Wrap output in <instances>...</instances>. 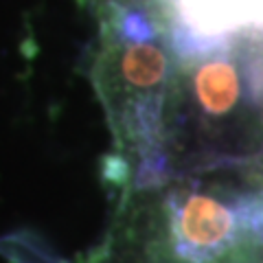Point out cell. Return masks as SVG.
I'll use <instances>...</instances> for the list:
<instances>
[{
  "mask_svg": "<svg viewBox=\"0 0 263 263\" xmlns=\"http://www.w3.org/2000/svg\"><path fill=\"white\" fill-rule=\"evenodd\" d=\"M88 9H92L95 13L99 9H103V7H108V5H117V3H134V0H81Z\"/></svg>",
  "mask_w": 263,
  "mask_h": 263,
  "instance_id": "8992f818",
  "label": "cell"
},
{
  "mask_svg": "<svg viewBox=\"0 0 263 263\" xmlns=\"http://www.w3.org/2000/svg\"><path fill=\"white\" fill-rule=\"evenodd\" d=\"M246 40H248V48H250V57H252V64H254V72H257L259 88H261V95H263V35L246 37Z\"/></svg>",
  "mask_w": 263,
  "mask_h": 263,
  "instance_id": "5b68a950",
  "label": "cell"
},
{
  "mask_svg": "<svg viewBox=\"0 0 263 263\" xmlns=\"http://www.w3.org/2000/svg\"><path fill=\"white\" fill-rule=\"evenodd\" d=\"M0 252L15 263H66L53 252H48L42 243H35L31 237L22 239V237L13 235L9 239L0 241Z\"/></svg>",
  "mask_w": 263,
  "mask_h": 263,
  "instance_id": "277c9868",
  "label": "cell"
},
{
  "mask_svg": "<svg viewBox=\"0 0 263 263\" xmlns=\"http://www.w3.org/2000/svg\"><path fill=\"white\" fill-rule=\"evenodd\" d=\"M263 154V95L246 40L178 55L156 182L239 167Z\"/></svg>",
  "mask_w": 263,
  "mask_h": 263,
  "instance_id": "7a4b0ae2",
  "label": "cell"
},
{
  "mask_svg": "<svg viewBox=\"0 0 263 263\" xmlns=\"http://www.w3.org/2000/svg\"><path fill=\"white\" fill-rule=\"evenodd\" d=\"M90 263H263L257 158L127 189Z\"/></svg>",
  "mask_w": 263,
  "mask_h": 263,
  "instance_id": "6da1fadb",
  "label": "cell"
},
{
  "mask_svg": "<svg viewBox=\"0 0 263 263\" xmlns=\"http://www.w3.org/2000/svg\"><path fill=\"white\" fill-rule=\"evenodd\" d=\"M99 40L90 79L112 132L103 176L119 191L156 180L162 112L178 53L167 27L143 3H117L97 13Z\"/></svg>",
  "mask_w": 263,
  "mask_h": 263,
  "instance_id": "3957f363",
  "label": "cell"
}]
</instances>
